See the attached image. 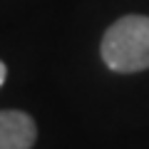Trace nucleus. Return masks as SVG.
Returning a JSON list of instances; mask_svg holds the SVG:
<instances>
[{
  "label": "nucleus",
  "mask_w": 149,
  "mask_h": 149,
  "mask_svg": "<svg viewBox=\"0 0 149 149\" xmlns=\"http://www.w3.org/2000/svg\"><path fill=\"white\" fill-rule=\"evenodd\" d=\"M37 139L35 119L22 109H0V149H32Z\"/></svg>",
  "instance_id": "obj_2"
},
{
  "label": "nucleus",
  "mask_w": 149,
  "mask_h": 149,
  "mask_svg": "<svg viewBox=\"0 0 149 149\" xmlns=\"http://www.w3.org/2000/svg\"><path fill=\"white\" fill-rule=\"evenodd\" d=\"M5 77H8V65L0 60V87H3V82H5Z\"/></svg>",
  "instance_id": "obj_3"
},
{
  "label": "nucleus",
  "mask_w": 149,
  "mask_h": 149,
  "mask_svg": "<svg viewBox=\"0 0 149 149\" xmlns=\"http://www.w3.org/2000/svg\"><path fill=\"white\" fill-rule=\"evenodd\" d=\"M102 62L112 72L149 70V15H124L114 20L102 35Z\"/></svg>",
  "instance_id": "obj_1"
}]
</instances>
